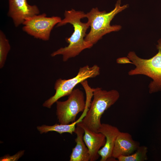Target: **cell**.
<instances>
[{
  "instance_id": "cell-4",
  "label": "cell",
  "mask_w": 161,
  "mask_h": 161,
  "mask_svg": "<svg viewBox=\"0 0 161 161\" xmlns=\"http://www.w3.org/2000/svg\"><path fill=\"white\" fill-rule=\"evenodd\" d=\"M93 96L89 109L82 121L90 130L98 132L102 114L117 101L120 94L116 90L107 91L97 87L94 88Z\"/></svg>"
},
{
  "instance_id": "cell-15",
  "label": "cell",
  "mask_w": 161,
  "mask_h": 161,
  "mask_svg": "<svg viewBox=\"0 0 161 161\" xmlns=\"http://www.w3.org/2000/svg\"><path fill=\"white\" fill-rule=\"evenodd\" d=\"M8 40L1 30L0 31V68L4 66L7 55L10 49Z\"/></svg>"
},
{
  "instance_id": "cell-9",
  "label": "cell",
  "mask_w": 161,
  "mask_h": 161,
  "mask_svg": "<svg viewBox=\"0 0 161 161\" xmlns=\"http://www.w3.org/2000/svg\"><path fill=\"white\" fill-rule=\"evenodd\" d=\"M81 121L77 123L84 131L83 136L84 142L88 148L90 154V161H95L99 158V151L106 143L105 136L100 132H96L89 129Z\"/></svg>"
},
{
  "instance_id": "cell-1",
  "label": "cell",
  "mask_w": 161,
  "mask_h": 161,
  "mask_svg": "<svg viewBox=\"0 0 161 161\" xmlns=\"http://www.w3.org/2000/svg\"><path fill=\"white\" fill-rule=\"evenodd\" d=\"M85 14L83 11L73 9L65 11L64 18L57 24L56 27L69 23L74 27V32L70 37L66 38V41L69 44L68 46L53 52L51 54L52 57L61 55L63 61L66 62L69 58L78 55L84 49L93 46V45L85 40L86 31L89 27L87 22L83 23L81 21V19L85 18Z\"/></svg>"
},
{
  "instance_id": "cell-17",
  "label": "cell",
  "mask_w": 161,
  "mask_h": 161,
  "mask_svg": "<svg viewBox=\"0 0 161 161\" xmlns=\"http://www.w3.org/2000/svg\"><path fill=\"white\" fill-rule=\"evenodd\" d=\"M116 62L120 64H132V62L127 57H120L117 58Z\"/></svg>"
},
{
  "instance_id": "cell-10",
  "label": "cell",
  "mask_w": 161,
  "mask_h": 161,
  "mask_svg": "<svg viewBox=\"0 0 161 161\" xmlns=\"http://www.w3.org/2000/svg\"><path fill=\"white\" fill-rule=\"evenodd\" d=\"M140 146L129 133L120 131L115 140L112 157L116 159L122 156H128L134 152Z\"/></svg>"
},
{
  "instance_id": "cell-12",
  "label": "cell",
  "mask_w": 161,
  "mask_h": 161,
  "mask_svg": "<svg viewBox=\"0 0 161 161\" xmlns=\"http://www.w3.org/2000/svg\"><path fill=\"white\" fill-rule=\"evenodd\" d=\"M74 133L77 137L75 140L76 144L72 149L70 157V161H90V154L88 148L83 140L84 131L81 126L76 125Z\"/></svg>"
},
{
  "instance_id": "cell-14",
  "label": "cell",
  "mask_w": 161,
  "mask_h": 161,
  "mask_svg": "<svg viewBox=\"0 0 161 161\" xmlns=\"http://www.w3.org/2000/svg\"><path fill=\"white\" fill-rule=\"evenodd\" d=\"M148 148L145 145L140 146L132 154L128 156H122L117 159L119 161H144L148 160Z\"/></svg>"
},
{
  "instance_id": "cell-8",
  "label": "cell",
  "mask_w": 161,
  "mask_h": 161,
  "mask_svg": "<svg viewBox=\"0 0 161 161\" xmlns=\"http://www.w3.org/2000/svg\"><path fill=\"white\" fill-rule=\"evenodd\" d=\"M8 2L7 16L12 19L16 27L23 24L27 18L40 13L36 5H29L27 0H8Z\"/></svg>"
},
{
  "instance_id": "cell-16",
  "label": "cell",
  "mask_w": 161,
  "mask_h": 161,
  "mask_svg": "<svg viewBox=\"0 0 161 161\" xmlns=\"http://www.w3.org/2000/svg\"><path fill=\"white\" fill-rule=\"evenodd\" d=\"M24 151H20L16 154L10 156L6 155L0 158L1 161H17L24 154Z\"/></svg>"
},
{
  "instance_id": "cell-2",
  "label": "cell",
  "mask_w": 161,
  "mask_h": 161,
  "mask_svg": "<svg viewBox=\"0 0 161 161\" xmlns=\"http://www.w3.org/2000/svg\"><path fill=\"white\" fill-rule=\"evenodd\" d=\"M121 4V0H118L114 8L109 12L100 11L96 7L85 13L84 17L88 19L87 22L91 27L89 32L85 38L86 41L93 45L103 35L112 32L118 31L121 29L120 25L110 24L111 21L117 14L128 7V4L123 6Z\"/></svg>"
},
{
  "instance_id": "cell-11",
  "label": "cell",
  "mask_w": 161,
  "mask_h": 161,
  "mask_svg": "<svg viewBox=\"0 0 161 161\" xmlns=\"http://www.w3.org/2000/svg\"><path fill=\"white\" fill-rule=\"evenodd\" d=\"M120 132L115 126L107 123H102L98 132L101 133L105 136L106 142L104 145L98 152L101 157L100 161H108L112 157L115 142Z\"/></svg>"
},
{
  "instance_id": "cell-13",
  "label": "cell",
  "mask_w": 161,
  "mask_h": 161,
  "mask_svg": "<svg viewBox=\"0 0 161 161\" xmlns=\"http://www.w3.org/2000/svg\"><path fill=\"white\" fill-rule=\"evenodd\" d=\"M83 118V117L81 116L77 120L70 124H59L56 123L52 126L43 125L41 126H37V129L41 134L46 133L49 131H55L60 134L66 132L72 134L75 130V125L81 121Z\"/></svg>"
},
{
  "instance_id": "cell-6",
  "label": "cell",
  "mask_w": 161,
  "mask_h": 161,
  "mask_svg": "<svg viewBox=\"0 0 161 161\" xmlns=\"http://www.w3.org/2000/svg\"><path fill=\"white\" fill-rule=\"evenodd\" d=\"M56 115L60 124H68L75 121L77 115L86 107L84 94L79 89H74L66 101L58 100Z\"/></svg>"
},
{
  "instance_id": "cell-5",
  "label": "cell",
  "mask_w": 161,
  "mask_h": 161,
  "mask_svg": "<svg viewBox=\"0 0 161 161\" xmlns=\"http://www.w3.org/2000/svg\"><path fill=\"white\" fill-rule=\"evenodd\" d=\"M100 73V68L97 65H94L91 67L86 65L80 67L77 75L73 78L67 80L58 79L55 84V94L46 100L43 106L50 108L59 99L69 96L78 84L88 78H95L99 75Z\"/></svg>"
},
{
  "instance_id": "cell-7",
  "label": "cell",
  "mask_w": 161,
  "mask_h": 161,
  "mask_svg": "<svg viewBox=\"0 0 161 161\" xmlns=\"http://www.w3.org/2000/svg\"><path fill=\"white\" fill-rule=\"evenodd\" d=\"M61 20L57 16L47 17L45 13L35 15L25 20L22 24V30L34 38L48 41L53 28Z\"/></svg>"
},
{
  "instance_id": "cell-3",
  "label": "cell",
  "mask_w": 161,
  "mask_h": 161,
  "mask_svg": "<svg viewBox=\"0 0 161 161\" xmlns=\"http://www.w3.org/2000/svg\"><path fill=\"white\" fill-rule=\"evenodd\" d=\"M156 45L158 52L149 59L138 56L134 51L129 52L127 57L135 66L128 72L130 76L143 75L152 79L148 85L149 92L151 94L161 91V38Z\"/></svg>"
}]
</instances>
